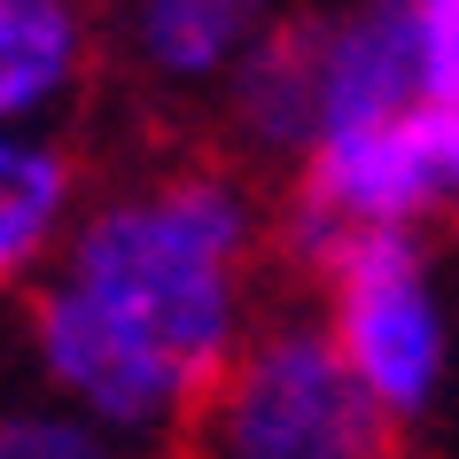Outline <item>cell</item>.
Returning a JSON list of instances; mask_svg holds the SVG:
<instances>
[{"label": "cell", "instance_id": "obj_1", "mask_svg": "<svg viewBox=\"0 0 459 459\" xmlns=\"http://www.w3.org/2000/svg\"><path fill=\"white\" fill-rule=\"evenodd\" d=\"M281 203L242 156H156L101 179L24 296L31 382L148 459L187 452L226 366L265 327Z\"/></svg>", "mask_w": 459, "mask_h": 459}, {"label": "cell", "instance_id": "obj_2", "mask_svg": "<svg viewBox=\"0 0 459 459\" xmlns=\"http://www.w3.org/2000/svg\"><path fill=\"white\" fill-rule=\"evenodd\" d=\"M304 281H312V312L327 319L335 351L351 359L389 429L405 436L436 420L459 374V312L429 234H397V226L342 234L304 265Z\"/></svg>", "mask_w": 459, "mask_h": 459}, {"label": "cell", "instance_id": "obj_3", "mask_svg": "<svg viewBox=\"0 0 459 459\" xmlns=\"http://www.w3.org/2000/svg\"><path fill=\"white\" fill-rule=\"evenodd\" d=\"M195 459H389L397 429L366 397L312 304L265 312L187 436Z\"/></svg>", "mask_w": 459, "mask_h": 459}, {"label": "cell", "instance_id": "obj_4", "mask_svg": "<svg viewBox=\"0 0 459 459\" xmlns=\"http://www.w3.org/2000/svg\"><path fill=\"white\" fill-rule=\"evenodd\" d=\"M289 0H109V48L156 101H211L289 24Z\"/></svg>", "mask_w": 459, "mask_h": 459}, {"label": "cell", "instance_id": "obj_5", "mask_svg": "<svg viewBox=\"0 0 459 459\" xmlns=\"http://www.w3.org/2000/svg\"><path fill=\"white\" fill-rule=\"evenodd\" d=\"M101 39V0H0V125L63 133L94 94Z\"/></svg>", "mask_w": 459, "mask_h": 459}, {"label": "cell", "instance_id": "obj_6", "mask_svg": "<svg viewBox=\"0 0 459 459\" xmlns=\"http://www.w3.org/2000/svg\"><path fill=\"white\" fill-rule=\"evenodd\" d=\"M86 164L71 133H24L0 125V296H31L63 257L78 211H86Z\"/></svg>", "mask_w": 459, "mask_h": 459}, {"label": "cell", "instance_id": "obj_7", "mask_svg": "<svg viewBox=\"0 0 459 459\" xmlns=\"http://www.w3.org/2000/svg\"><path fill=\"white\" fill-rule=\"evenodd\" d=\"M218 125H226V156H242L249 171H281V179L304 171V156L319 148V71L304 16H289L242 63V78L218 94Z\"/></svg>", "mask_w": 459, "mask_h": 459}, {"label": "cell", "instance_id": "obj_8", "mask_svg": "<svg viewBox=\"0 0 459 459\" xmlns=\"http://www.w3.org/2000/svg\"><path fill=\"white\" fill-rule=\"evenodd\" d=\"M0 459H148V452L31 382L24 397H0Z\"/></svg>", "mask_w": 459, "mask_h": 459}, {"label": "cell", "instance_id": "obj_9", "mask_svg": "<svg viewBox=\"0 0 459 459\" xmlns=\"http://www.w3.org/2000/svg\"><path fill=\"white\" fill-rule=\"evenodd\" d=\"M412 8H420V39H429L436 94H459V0H412Z\"/></svg>", "mask_w": 459, "mask_h": 459}]
</instances>
